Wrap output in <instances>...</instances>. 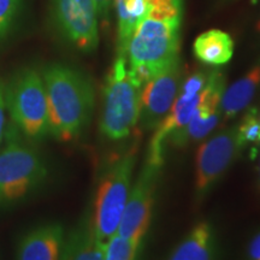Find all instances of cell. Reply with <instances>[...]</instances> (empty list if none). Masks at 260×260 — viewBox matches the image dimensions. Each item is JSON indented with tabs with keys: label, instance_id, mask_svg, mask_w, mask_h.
<instances>
[{
	"label": "cell",
	"instance_id": "cell-1",
	"mask_svg": "<svg viewBox=\"0 0 260 260\" xmlns=\"http://www.w3.org/2000/svg\"><path fill=\"white\" fill-rule=\"evenodd\" d=\"M41 75L46 88L50 135L59 141H71L83 132L92 116V83L79 70L63 64L48 65Z\"/></svg>",
	"mask_w": 260,
	"mask_h": 260
},
{
	"label": "cell",
	"instance_id": "cell-2",
	"mask_svg": "<svg viewBox=\"0 0 260 260\" xmlns=\"http://www.w3.org/2000/svg\"><path fill=\"white\" fill-rule=\"evenodd\" d=\"M0 145V209H9L44 186L48 168L34 142L12 123L5 126Z\"/></svg>",
	"mask_w": 260,
	"mask_h": 260
},
{
	"label": "cell",
	"instance_id": "cell-3",
	"mask_svg": "<svg viewBox=\"0 0 260 260\" xmlns=\"http://www.w3.org/2000/svg\"><path fill=\"white\" fill-rule=\"evenodd\" d=\"M181 19L147 17L140 23L126 47L130 75L144 87L155 74L178 58Z\"/></svg>",
	"mask_w": 260,
	"mask_h": 260
},
{
	"label": "cell",
	"instance_id": "cell-4",
	"mask_svg": "<svg viewBox=\"0 0 260 260\" xmlns=\"http://www.w3.org/2000/svg\"><path fill=\"white\" fill-rule=\"evenodd\" d=\"M142 87L129 73L126 58L117 57L104 88L100 130L107 139L128 138L138 124L141 111Z\"/></svg>",
	"mask_w": 260,
	"mask_h": 260
},
{
	"label": "cell",
	"instance_id": "cell-5",
	"mask_svg": "<svg viewBox=\"0 0 260 260\" xmlns=\"http://www.w3.org/2000/svg\"><path fill=\"white\" fill-rule=\"evenodd\" d=\"M4 94L11 123L25 139L38 144L50 135L47 95L41 73L31 68L21 70Z\"/></svg>",
	"mask_w": 260,
	"mask_h": 260
},
{
	"label": "cell",
	"instance_id": "cell-6",
	"mask_svg": "<svg viewBox=\"0 0 260 260\" xmlns=\"http://www.w3.org/2000/svg\"><path fill=\"white\" fill-rule=\"evenodd\" d=\"M135 164V149L116 161L100 181L94 205L93 228L95 236L106 242L121 223L129 197L130 178Z\"/></svg>",
	"mask_w": 260,
	"mask_h": 260
},
{
	"label": "cell",
	"instance_id": "cell-7",
	"mask_svg": "<svg viewBox=\"0 0 260 260\" xmlns=\"http://www.w3.org/2000/svg\"><path fill=\"white\" fill-rule=\"evenodd\" d=\"M160 168L146 160L138 181L128 197L121 223L117 229L118 235L141 243L151 222L155 184Z\"/></svg>",
	"mask_w": 260,
	"mask_h": 260
},
{
	"label": "cell",
	"instance_id": "cell-8",
	"mask_svg": "<svg viewBox=\"0 0 260 260\" xmlns=\"http://www.w3.org/2000/svg\"><path fill=\"white\" fill-rule=\"evenodd\" d=\"M180 79V59L176 58L142 87L139 121L145 130L158 128L170 112L176 100Z\"/></svg>",
	"mask_w": 260,
	"mask_h": 260
},
{
	"label": "cell",
	"instance_id": "cell-9",
	"mask_svg": "<svg viewBox=\"0 0 260 260\" xmlns=\"http://www.w3.org/2000/svg\"><path fill=\"white\" fill-rule=\"evenodd\" d=\"M57 22L65 38L83 52L99 42L98 12L94 0H54Z\"/></svg>",
	"mask_w": 260,
	"mask_h": 260
},
{
	"label": "cell",
	"instance_id": "cell-10",
	"mask_svg": "<svg viewBox=\"0 0 260 260\" xmlns=\"http://www.w3.org/2000/svg\"><path fill=\"white\" fill-rule=\"evenodd\" d=\"M224 75L219 70L210 73L206 87L203 89L201 100L190 121L183 128L169 135L172 145L184 146L194 140L205 138L216 128L222 116L219 104L224 92Z\"/></svg>",
	"mask_w": 260,
	"mask_h": 260
},
{
	"label": "cell",
	"instance_id": "cell-11",
	"mask_svg": "<svg viewBox=\"0 0 260 260\" xmlns=\"http://www.w3.org/2000/svg\"><path fill=\"white\" fill-rule=\"evenodd\" d=\"M242 147L237 130L229 129L207 140L197 154V189L204 193L222 176Z\"/></svg>",
	"mask_w": 260,
	"mask_h": 260
},
{
	"label": "cell",
	"instance_id": "cell-12",
	"mask_svg": "<svg viewBox=\"0 0 260 260\" xmlns=\"http://www.w3.org/2000/svg\"><path fill=\"white\" fill-rule=\"evenodd\" d=\"M65 241L60 224L37 226L19 240L16 260H60Z\"/></svg>",
	"mask_w": 260,
	"mask_h": 260
},
{
	"label": "cell",
	"instance_id": "cell-13",
	"mask_svg": "<svg viewBox=\"0 0 260 260\" xmlns=\"http://www.w3.org/2000/svg\"><path fill=\"white\" fill-rule=\"evenodd\" d=\"M168 260H217L212 228L203 222L195 225Z\"/></svg>",
	"mask_w": 260,
	"mask_h": 260
},
{
	"label": "cell",
	"instance_id": "cell-14",
	"mask_svg": "<svg viewBox=\"0 0 260 260\" xmlns=\"http://www.w3.org/2000/svg\"><path fill=\"white\" fill-rule=\"evenodd\" d=\"M60 260H104V242L95 236L93 223L83 222L65 237Z\"/></svg>",
	"mask_w": 260,
	"mask_h": 260
},
{
	"label": "cell",
	"instance_id": "cell-15",
	"mask_svg": "<svg viewBox=\"0 0 260 260\" xmlns=\"http://www.w3.org/2000/svg\"><path fill=\"white\" fill-rule=\"evenodd\" d=\"M193 50L195 57L203 63L223 65L232 59L234 41L228 32L212 29L197 38Z\"/></svg>",
	"mask_w": 260,
	"mask_h": 260
},
{
	"label": "cell",
	"instance_id": "cell-16",
	"mask_svg": "<svg viewBox=\"0 0 260 260\" xmlns=\"http://www.w3.org/2000/svg\"><path fill=\"white\" fill-rule=\"evenodd\" d=\"M260 84V65L254 67L242 79L223 92L219 109L225 118H232L251 103Z\"/></svg>",
	"mask_w": 260,
	"mask_h": 260
},
{
	"label": "cell",
	"instance_id": "cell-17",
	"mask_svg": "<svg viewBox=\"0 0 260 260\" xmlns=\"http://www.w3.org/2000/svg\"><path fill=\"white\" fill-rule=\"evenodd\" d=\"M140 245L116 233L104 242V260H136Z\"/></svg>",
	"mask_w": 260,
	"mask_h": 260
},
{
	"label": "cell",
	"instance_id": "cell-18",
	"mask_svg": "<svg viewBox=\"0 0 260 260\" xmlns=\"http://www.w3.org/2000/svg\"><path fill=\"white\" fill-rule=\"evenodd\" d=\"M148 17L158 19H182L183 0H148Z\"/></svg>",
	"mask_w": 260,
	"mask_h": 260
},
{
	"label": "cell",
	"instance_id": "cell-19",
	"mask_svg": "<svg viewBox=\"0 0 260 260\" xmlns=\"http://www.w3.org/2000/svg\"><path fill=\"white\" fill-rule=\"evenodd\" d=\"M236 130L237 138L242 146L260 142V118L256 116L255 110H251L247 113Z\"/></svg>",
	"mask_w": 260,
	"mask_h": 260
},
{
	"label": "cell",
	"instance_id": "cell-20",
	"mask_svg": "<svg viewBox=\"0 0 260 260\" xmlns=\"http://www.w3.org/2000/svg\"><path fill=\"white\" fill-rule=\"evenodd\" d=\"M209 77L210 74L203 73V71L191 75L190 77H188L183 86H182L180 96L189 99V98H193L197 94H199L206 87Z\"/></svg>",
	"mask_w": 260,
	"mask_h": 260
},
{
	"label": "cell",
	"instance_id": "cell-21",
	"mask_svg": "<svg viewBox=\"0 0 260 260\" xmlns=\"http://www.w3.org/2000/svg\"><path fill=\"white\" fill-rule=\"evenodd\" d=\"M19 0H0V38L5 34L16 14Z\"/></svg>",
	"mask_w": 260,
	"mask_h": 260
},
{
	"label": "cell",
	"instance_id": "cell-22",
	"mask_svg": "<svg viewBox=\"0 0 260 260\" xmlns=\"http://www.w3.org/2000/svg\"><path fill=\"white\" fill-rule=\"evenodd\" d=\"M248 255L251 260H260V234H258L249 243Z\"/></svg>",
	"mask_w": 260,
	"mask_h": 260
},
{
	"label": "cell",
	"instance_id": "cell-23",
	"mask_svg": "<svg viewBox=\"0 0 260 260\" xmlns=\"http://www.w3.org/2000/svg\"><path fill=\"white\" fill-rule=\"evenodd\" d=\"M5 94L3 92V89L0 88V142L3 140V135H4V129H5Z\"/></svg>",
	"mask_w": 260,
	"mask_h": 260
},
{
	"label": "cell",
	"instance_id": "cell-24",
	"mask_svg": "<svg viewBox=\"0 0 260 260\" xmlns=\"http://www.w3.org/2000/svg\"><path fill=\"white\" fill-rule=\"evenodd\" d=\"M94 4H95L98 16H102L103 18H106L107 14H109L111 0H94Z\"/></svg>",
	"mask_w": 260,
	"mask_h": 260
},
{
	"label": "cell",
	"instance_id": "cell-25",
	"mask_svg": "<svg viewBox=\"0 0 260 260\" xmlns=\"http://www.w3.org/2000/svg\"><path fill=\"white\" fill-rule=\"evenodd\" d=\"M258 29L260 30V22H259V24H258Z\"/></svg>",
	"mask_w": 260,
	"mask_h": 260
}]
</instances>
